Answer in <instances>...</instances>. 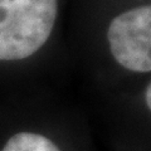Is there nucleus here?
Here are the masks:
<instances>
[{
    "mask_svg": "<svg viewBox=\"0 0 151 151\" xmlns=\"http://www.w3.org/2000/svg\"><path fill=\"white\" fill-rule=\"evenodd\" d=\"M107 42L116 62L137 73L151 70V6L142 5L116 15L107 28Z\"/></svg>",
    "mask_w": 151,
    "mask_h": 151,
    "instance_id": "2",
    "label": "nucleus"
},
{
    "mask_svg": "<svg viewBox=\"0 0 151 151\" xmlns=\"http://www.w3.org/2000/svg\"><path fill=\"white\" fill-rule=\"evenodd\" d=\"M58 0H0V60L37 53L53 32Z\"/></svg>",
    "mask_w": 151,
    "mask_h": 151,
    "instance_id": "1",
    "label": "nucleus"
},
{
    "mask_svg": "<svg viewBox=\"0 0 151 151\" xmlns=\"http://www.w3.org/2000/svg\"><path fill=\"white\" fill-rule=\"evenodd\" d=\"M1 151H60L53 141L35 132H18L6 141Z\"/></svg>",
    "mask_w": 151,
    "mask_h": 151,
    "instance_id": "3",
    "label": "nucleus"
},
{
    "mask_svg": "<svg viewBox=\"0 0 151 151\" xmlns=\"http://www.w3.org/2000/svg\"><path fill=\"white\" fill-rule=\"evenodd\" d=\"M145 102H146V106L150 110L151 108V86L150 83L146 86V91H145Z\"/></svg>",
    "mask_w": 151,
    "mask_h": 151,
    "instance_id": "4",
    "label": "nucleus"
}]
</instances>
